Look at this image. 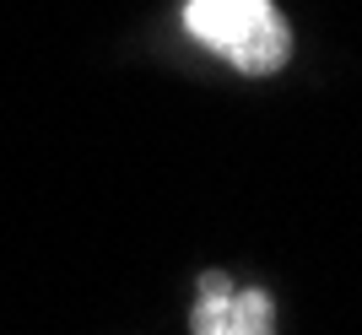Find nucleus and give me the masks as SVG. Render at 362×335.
<instances>
[{
  "instance_id": "nucleus-1",
  "label": "nucleus",
  "mask_w": 362,
  "mask_h": 335,
  "mask_svg": "<svg viewBox=\"0 0 362 335\" xmlns=\"http://www.w3.org/2000/svg\"><path fill=\"white\" fill-rule=\"evenodd\" d=\"M184 28L195 44L211 54H227L243 76H271L287 65V22L276 16L271 0H189L184 6Z\"/></svg>"
},
{
  "instance_id": "nucleus-2",
  "label": "nucleus",
  "mask_w": 362,
  "mask_h": 335,
  "mask_svg": "<svg viewBox=\"0 0 362 335\" xmlns=\"http://www.w3.org/2000/svg\"><path fill=\"white\" fill-rule=\"evenodd\" d=\"M195 335H276V303L271 292H238L222 271L200 276V303L195 319H189Z\"/></svg>"
}]
</instances>
